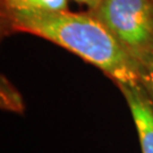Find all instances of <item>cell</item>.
<instances>
[{
    "label": "cell",
    "mask_w": 153,
    "mask_h": 153,
    "mask_svg": "<svg viewBox=\"0 0 153 153\" xmlns=\"http://www.w3.org/2000/svg\"><path fill=\"white\" fill-rule=\"evenodd\" d=\"M2 34L27 33L48 40L98 67L118 84H138V65L88 10H10L0 8Z\"/></svg>",
    "instance_id": "6da1fadb"
},
{
    "label": "cell",
    "mask_w": 153,
    "mask_h": 153,
    "mask_svg": "<svg viewBox=\"0 0 153 153\" xmlns=\"http://www.w3.org/2000/svg\"><path fill=\"white\" fill-rule=\"evenodd\" d=\"M88 11L136 61L153 52V0H101Z\"/></svg>",
    "instance_id": "7a4b0ae2"
},
{
    "label": "cell",
    "mask_w": 153,
    "mask_h": 153,
    "mask_svg": "<svg viewBox=\"0 0 153 153\" xmlns=\"http://www.w3.org/2000/svg\"><path fill=\"white\" fill-rule=\"evenodd\" d=\"M136 126L142 153H153V101L138 84H118Z\"/></svg>",
    "instance_id": "3957f363"
},
{
    "label": "cell",
    "mask_w": 153,
    "mask_h": 153,
    "mask_svg": "<svg viewBox=\"0 0 153 153\" xmlns=\"http://www.w3.org/2000/svg\"><path fill=\"white\" fill-rule=\"evenodd\" d=\"M1 9L31 11L68 10V0H0Z\"/></svg>",
    "instance_id": "277c9868"
},
{
    "label": "cell",
    "mask_w": 153,
    "mask_h": 153,
    "mask_svg": "<svg viewBox=\"0 0 153 153\" xmlns=\"http://www.w3.org/2000/svg\"><path fill=\"white\" fill-rule=\"evenodd\" d=\"M140 83L153 101V52H150L137 60Z\"/></svg>",
    "instance_id": "5b68a950"
},
{
    "label": "cell",
    "mask_w": 153,
    "mask_h": 153,
    "mask_svg": "<svg viewBox=\"0 0 153 153\" xmlns=\"http://www.w3.org/2000/svg\"><path fill=\"white\" fill-rule=\"evenodd\" d=\"M73 1L82 4V5H85L88 7V10H91V9H94L100 4L101 0H73Z\"/></svg>",
    "instance_id": "8992f818"
}]
</instances>
